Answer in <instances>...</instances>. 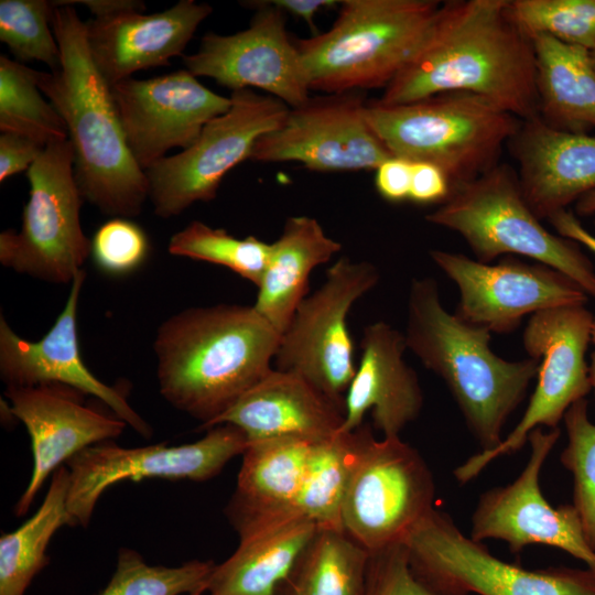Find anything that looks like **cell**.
Wrapping results in <instances>:
<instances>
[{
  "label": "cell",
  "mask_w": 595,
  "mask_h": 595,
  "mask_svg": "<svg viewBox=\"0 0 595 595\" xmlns=\"http://www.w3.org/2000/svg\"><path fill=\"white\" fill-rule=\"evenodd\" d=\"M508 4L509 0L441 3L426 39L378 100L402 105L469 93L520 120L538 117L533 44L511 19Z\"/></svg>",
  "instance_id": "obj_1"
},
{
  "label": "cell",
  "mask_w": 595,
  "mask_h": 595,
  "mask_svg": "<svg viewBox=\"0 0 595 595\" xmlns=\"http://www.w3.org/2000/svg\"><path fill=\"white\" fill-rule=\"evenodd\" d=\"M53 4L61 66L37 71L36 79L67 128L80 194L113 218L138 216L149 198L147 174L128 148L110 86L90 56L85 22L73 6Z\"/></svg>",
  "instance_id": "obj_2"
},
{
  "label": "cell",
  "mask_w": 595,
  "mask_h": 595,
  "mask_svg": "<svg viewBox=\"0 0 595 595\" xmlns=\"http://www.w3.org/2000/svg\"><path fill=\"white\" fill-rule=\"evenodd\" d=\"M280 337L253 305L174 314L154 338L160 393L207 429L272 369Z\"/></svg>",
  "instance_id": "obj_3"
},
{
  "label": "cell",
  "mask_w": 595,
  "mask_h": 595,
  "mask_svg": "<svg viewBox=\"0 0 595 595\" xmlns=\"http://www.w3.org/2000/svg\"><path fill=\"white\" fill-rule=\"evenodd\" d=\"M407 305L408 349L444 381L482 451L495 448L537 377L538 360L496 355L488 329L445 310L433 278L412 279Z\"/></svg>",
  "instance_id": "obj_4"
},
{
  "label": "cell",
  "mask_w": 595,
  "mask_h": 595,
  "mask_svg": "<svg viewBox=\"0 0 595 595\" xmlns=\"http://www.w3.org/2000/svg\"><path fill=\"white\" fill-rule=\"evenodd\" d=\"M435 0H345L332 28L294 40L310 90L386 88L426 39Z\"/></svg>",
  "instance_id": "obj_5"
},
{
  "label": "cell",
  "mask_w": 595,
  "mask_h": 595,
  "mask_svg": "<svg viewBox=\"0 0 595 595\" xmlns=\"http://www.w3.org/2000/svg\"><path fill=\"white\" fill-rule=\"evenodd\" d=\"M366 117L392 156L437 165L452 191L498 164L522 121L469 93L402 105L367 101Z\"/></svg>",
  "instance_id": "obj_6"
},
{
  "label": "cell",
  "mask_w": 595,
  "mask_h": 595,
  "mask_svg": "<svg viewBox=\"0 0 595 595\" xmlns=\"http://www.w3.org/2000/svg\"><path fill=\"white\" fill-rule=\"evenodd\" d=\"M425 219L457 232L480 262L522 256L564 273L595 299L593 263L576 242L541 224L522 194L517 172L508 164L498 163L458 185Z\"/></svg>",
  "instance_id": "obj_7"
},
{
  "label": "cell",
  "mask_w": 595,
  "mask_h": 595,
  "mask_svg": "<svg viewBox=\"0 0 595 595\" xmlns=\"http://www.w3.org/2000/svg\"><path fill=\"white\" fill-rule=\"evenodd\" d=\"M29 199L19 231L0 235V262L13 271L51 283L73 282L91 253L79 212L69 140L47 144L28 170Z\"/></svg>",
  "instance_id": "obj_8"
},
{
  "label": "cell",
  "mask_w": 595,
  "mask_h": 595,
  "mask_svg": "<svg viewBox=\"0 0 595 595\" xmlns=\"http://www.w3.org/2000/svg\"><path fill=\"white\" fill-rule=\"evenodd\" d=\"M412 570L446 595H595V571H530L493 555L434 508L407 533Z\"/></svg>",
  "instance_id": "obj_9"
},
{
  "label": "cell",
  "mask_w": 595,
  "mask_h": 595,
  "mask_svg": "<svg viewBox=\"0 0 595 595\" xmlns=\"http://www.w3.org/2000/svg\"><path fill=\"white\" fill-rule=\"evenodd\" d=\"M357 431L342 523L371 553L402 542L433 509L435 486L423 457L399 436L376 440L369 425Z\"/></svg>",
  "instance_id": "obj_10"
},
{
  "label": "cell",
  "mask_w": 595,
  "mask_h": 595,
  "mask_svg": "<svg viewBox=\"0 0 595 595\" xmlns=\"http://www.w3.org/2000/svg\"><path fill=\"white\" fill-rule=\"evenodd\" d=\"M593 315L586 305L575 304L529 317L522 343L529 358L539 363L538 381L529 404L498 446L476 453L455 468L458 483H468L496 458L521 450L532 430L558 428L567 409L592 391L586 351Z\"/></svg>",
  "instance_id": "obj_11"
},
{
  "label": "cell",
  "mask_w": 595,
  "mask_h": 595,
  "mask_svg": "<svg viewBox=\"0 0 595 595\" xmlns=\"http://www.w3.org/2000/svg\"><path fill=\"white\" fill-rule=\"evenodd\" d=\"M229 110L209 121L197 140L145 170L149 198L161 218L177 216L217 196L224 176L250 159L257 140L277 129L290 107L271 95L235 90Z\"/></svg>",
  "instance_id": "obj_12"
},
{
  "label": "cell",
  "mask_w": 595,
  "mask_h": 595,
  "mask_svg": "<svg viewBox=\"0 0 595 595\" xmlns=\"http://www.w3.org/2000/svg\"><path fill=\"white\" fill-rule=\"evenodd\" d=\"M378 281L379 272L372 263L338 259L281 334L273 359L275 369L302 377L345 407V394L356 372L347 315Z\"/></svg>",
  "instance_id": "obj_13"
},
{
  "label": "cell",
  "mask_w": 595,
  "mask_h": 595,
  "mask_svg": "<svg viewBox=\"0 0 595 595\" xmlns=\"http://www.w3.org/2000/svg\"><path fill=\"white\" fill-rule=\"evenodd\" d=\"M247 445L244 432L231 424L216 425L201 440L176 446L160 443L127 448L110 441L91 445L66 463L71 526L87 527L99 497L121 480H207L232 457L242 455Z\"/></svg>",
  "instance_id": "obj_14"
},
{
  "label": "cell",
  "mask_w": 595,
  "mask_h": 595,
  "mask_svg": "<svg viewBox=\"0 0 595 595\" xmlns=\"http://www.w3.org/2000/svg\"><path fill=\"white\" fill-rule=\"evenodd\" d=\"M432 261L459 292L455 315L490 333H512L527 315L584 304L588 295L564 273L540 262L505 256L496 263L433 249Z\"/></svg>",
  "instance_id": "obj_15"
},
{
  "label": "cell",
  "mask_w": 595,
  "mask_h": 595,
  "mask_svg": "<svg viewBox=\"0 0 595 595\" xmlns=\"http://www.w3.org/2000/svg\"><path fill=\"white\" fill-rule=\"evenodd\" d=\"M366 105L361 91L310 97L257 140L249 160L299 162L316 172L376 170L392 154L369 125Z\"/></svg>",
  "instance_id": "obj_16"
},
{
  "label": "cell",
  "mask_w": 595,
  "mask_h": 595,
  "mask_svg": "<svg viewBox=\"0 0 595 595\" xmlns=\"http://www.w3.org/2000/svg\"><path fill=\"white\" fill-rule=\"evenodd\" d=\"M559 428L532 430L528 435L530 457L521 474L509 485L482 494L472 517L470 538L483 542L498 539L512 553L531 544L559 548L595 571V552L589 547L573 505L552 507L540 489V473L558 442Z\"/></svg>",
  "instance_id": "obj_17"
},
{
  "label": "cell",
  "mask_w": 595,
  "mask_h": 595,
  "mask_svg": "<svg viewBox=\"0 0 595 595\" xmlns=\"http://www.w3.org/2000/svg\"><path fill=\"white\" fill-rule=\"evenodd\" d=\"M242 3L257 9L249 26L231 35L205 34L198 51L183 56L185 69L232 91L262 89L290 108L304 104L310 88L285 13L270 1Z\"/></svg>",
  "instance_id": "obj_18"
},
{
  "label": "cell",
  "mask_w": 595,
  "mask_h": 595,
  "mask_svg": "<svg viewBox=\"0 0 595 595\" xmlns=\"http://www.w3.org/2000/svg\"><path fill=\"white\" fill-rule=\"evenodd\" d=\"M130 152L145 171L171 149L190 148L204 127L227 112L230 97L203 86L187 69L110 87Z\"/></svg>",
  "instance_id": "obj_19"
},
{
  "label": "cell",
  "mask_w": 595,
  "mask_h": 595,
  "mask_svg": "<svg viewBox=\"0 0 595 595\" xmlns=\"http://www.w3.org/2000/svg\"><path fill=\"white\" fill-rule=\"evenodd\" d=\"M86 273L80 270L66 303L50 331L39 340L20 337L0 316V376L7 388L61 385L102 401L117 418L142 436L151 426L130 405L123 392L100 381L84 364L79 351L77 310Z\"/></svg>",
  "instance_id": "obj_20"
},
{
  "label": "cell",
  "mask_w": 595,
  "mask_h": 595,
  "mask_svg": "<svg viewBox=\"0 0 595 595\" xmlns=\"http://www.w3.org/2000/svg\"><path fill=\"white\" fill-rule=\"evenodd\" d=\"M80 392L61 385L7 388L10 413L19 419L31 439L33 469L14 512L29 511L50 475L83 450L122 433L126 423L80 402Z\"/></svg>",
  "instance_id": "obj_21"
},
{
  "label": "cell",
  "mask_w": 595,
  "mask_h": 595,
  "mask_svg": "<svg viewBox=\"0 0 595 595\" xmlns=\"http://www.w3.org/2000/svg\"><path fill=\"white\" fill-rule=\"evenodd\" d=\"M212 11L207 3L181 0L158 13L123 11L94 18L85 22L90 56L110 87L134 72L167 66Z\"/></svg>",
  "instance_id": "obj_22"
},
{
  "label": "cell",
  "mask_w": 595,
  "mask_h": 595,
  "mask_svg": "<svg viewBox=\"0 0 595 595\" xmlns=\"http://www.w3.org/2000/svg\"><path fill=\"white\" fill-rule=\"evenodd\" d=\"M361 356L345 394V418L340 432L363 425L371 411L374 425L383 437L399 436L423 407L416 372L405 363L404 334L385 322L365 327Z\"/></svg>",
  "instance_id": "obj_23"
},
{
  "label": "cell",
  "mask_w": 595,
  "mask_h": 595,
  "mask_svg": "<svg viewBox=\"0 0 595 595\" xmlns=\"http://www.w3.org/2000/svg\"><path fill=\"white\" fill-rule=\"evenodd\" d=\"M508 147L522 194L539 219L595 191V136L553 128L538 116L521 121Z\"/></svg>",
  "instance_id": "obj_24"
},
{
  "label": "cell",
  "mask_w": 595,
  "mask_h": 595,
  "mask_svg": "<svg viewBox=\"0 0 595 595\" xmlns=\"http://www.w3.org/2000/svg\"><path fill=\"white\" fill-rule=\"evenodd\" d=\"M345 407L302 377L272 368L208 428L231 424L248 442L294 436L320 441L338 433Z\"/></svg>",
  "instance_id": "obj_25"
},
{
  "label": "cell",
  "mask_w": 595,
  "mask_h": 595,
  "mask_svg": "<svg viewBox=\"0 0 595 595\" xmlns=\"http://www.w3.org/2000/svg\"><path fill=\"white\" fill-rule=\"evenodd\" d=\"M232 524L240 537L238 548L215 565L208 595H278L320 530L299 515Z\"/></svg>",
  "instance_id": "obj_26"
},
{
  "label": "cell",
  "mask_w": 595,
  "mask_h": 595,
  "mask_svg": "<svg viewBox=\"0 0 595 595\" xmlns=\"http://www.w3.org/2000/svg\"><path fill=\"white\" fill-rule=\"evenodd\" d=\"M315 442L294 436L248 442L227 508L230 521L296 515L295 501Z\"/></svg>",
  "instance_id": "obj_27"
},
{
  "label": "cell",
  "mask_w": 595,
  "mask_h": 595,
  "mask_svg": "<svg viewBox=\"0 0 595 595\" xmlns=\"http://www.w3.org/2000/svg\"><path fill=\"white\" fill-rule=\"evenodd\" d=\"M340 249L342 244L328 237L316 218H286L281 236L271 244L253 304L280 335L306 298L312 270Z\"/></svg>",
  "instance_id": "obj_28"
},
{
  "label": "cell",
  "mask_w": 595,
  "mask_h": 595,
  "mask_svg": "<svg viewBox=\"0 0 595 595\" xmlns=\"http://www.w3.org/2000/svg\"><path fill=\"white\" fill-rule=\"evenodd\" d=\"M539 117L549 126L586 133L595 128V67L591 52L545 34L531 37Z\"/></svg>",
  "instance_id": "obj_29"
},
{
  "label": "cell",
  "mask_w": 595,
  "mask_h": 595,
  "mask_svg": "<svg viewBox=\"0 0 595 595\" xmlns=\"http://www.w3.org/2000/svg\"><path fill=\"white\" fill-rule=\"evenodd\" d=\"M69 472L57 468L37 511L17 530L0 538V595H24L48 563L46 549L54 533L71 526L67 511Z\"/></svg>",
  "instance_id": "obj_30"
},
{
  "label": "cell",
  "mask_w": 595,
  "mask_h": 595,
  "mask_svg": "<svg viewBox=\"0 0 595 595\" xmlns=\"http://www.w3.org/2000/svg\"><path fill=\"white\" fill-rule=\"evenodd\" d=\"M369 558L344 531L320 529L278 595H364Z\"/></svg>",
  "instance_id": "obj_31"
},
{
  "label": "cell",
  "mask_w": 595,
  "mask_h": 595,
  "mask_svg": "<svg viewBox=\"0 0 595 595\" xmlns=\"http://www.w3.org/2000/svg\"><path fill=\"white\" fill-rule=\"evenodd\" d=\"M358 446V431L316 441L294 511L320 529L343 530L342 508ZM345 532V531H344Z\"/></svg>",
  "instance_id": "obj_32"
},
{
  "label": "cell",
  "mask_w": 595,
  "mask_h": 595,
  "mask_svg": "<svg viewBox=\"0 0 595 595\" xmlns=\"http://www.w3.org/2000/svg\"><path fill=\"white\" fill-rule=\"evenodd\" d=\"M37 71L0 56V130L46 147L68 140L64 120L37 86Z\"/></svg>",
  "instance_id": "obj_33"
},
{
  "label": "cell",
  "mask_w": 595,
  "mask_h": 595,
  "mask_svg": "<svg viewBox=\"0 0 595 595\" xmlns=\"http://www.w3.org/2000/svg\"><path fill=\"white\" fill-rule=\"evenodd\" d=\"M271 244L255 236L236 238L221 228L194 220L175 232L169 242L172 256L205 261L228 268L241 278L259 285Z\"/></svg>",
  "instance_id": "obj_34"
},
{
  "label": "cell",
  "mask_w": 595,
  "mask_h": 595,
  "mask_svg": "<svg viewBox=\"0 0 595 595\" xmlns=\"http://www.w3.org/2000/svg\"><path fill=\"white\" fill-rule=\"evenodd\" d=\"M216 564L190 561L178 566L150 565L130 549H121L116 571L96 595H192L206 592Z\"/></svg>",
  "instance_id": "obj_35"
},
{
  "label": "cell",
  "mask_w": 595,
  "mask_h": 595,
  "mask_svg": "<svg viewBox=\"0 0 595 595\" xmlns=\"http://www.w3.org/2000/svg\"><path fill=\"white\" fill-rule=\"evenodd\" d=\"M508 10L530 39L545 34L588 51L595 47V0H509Z\"/></svg>",
  "instance_id": "obj_36"
},
{
  "label": "cell",
  "mask_w": 595,
  "mask_h": 595,
  "mask_svg": "<svg viewBox=\"0 0 595 595\" xmlns=\"http://www.w3.org/2000/svg\"><path fill=\"white\" fill-rule=\"evenodd\" d=\"M53 1L1 0L0 41L19 63L39 61L56 71L61 51L52 28Z\"/></svg>",
  "instance_id": "obj_37"
},
{
  "label": "cell",
  "mask_w": 595,
  "mask_h": 595,
  "mask_svg": "<svg viewBox=\"0 0 595 595\" xmlns=\"http://www.w3.org/2000/svg\"><path fill=\"white\" fill-rule=\"evenodd\" d=\"M567 445L561 463L573 476V507L585 538L595 552V423L588 418L587 401L573 403L563 416Z\"/></svg>",
  "instance_id": "obj_38"
},
{
  "label": "cell",
  "mask_w": 595,
  "mask_h": 595,
  "mask_svg": "<svg viewBox=\"0 0 595 595\" xmlns=\"http://www.w3.org/2000/svg\"><path fill=\"white\" fill-rule=\"evenodd\" d=\"M149 252L145 232L128 218H111L102 224L91 240V257L98 269L112 275L137 270Z\"/></svg>",
  "instance_id": "obj_39"
},
{
  "label": "cell",
  "mask_w": 595,
  "mask_h": 595,
  "mask_svg": "<svg viewBox=\"0 0 595 595\" xmlns=\"http://www.w3.org/2000/svg\"><path fill=\"white\" fill-rule=\"evenodd\" d=\"M364 595H446L412 570L405 545L400 542L371 552Z\"/></svg>",
  "instance_id": "obj_40"
},
{
  "label": "cell",
  "mask_w": 595,
  "mask_h": 595,
  "mask_svg": "<svg viewBox=\"0 0 595 595\" xmlns=\"http://www.w3.org/2000/svg\"><path fill=\"white\" fill-rule=\"evenodd\" d=\"M451 193V183L437 165L429 162H412L409 201L416 204L441 205Z\"/></svg>",
  "instance_id": "obj_41"
},
{
  "label": "cell",
  "mask_w": 595,
  "mask_h": 595,
  "mask_svg": "<svg viewBox=\"0 0 595 595\" xmlns=\"http://www.w3.org/2000/svg\"><path fill=\"white\" fill-rule=\"evenodd\" d=\"M45 147L30 138L11 132L0 136V181L28 171Z\"/></svg>",
  "instance_id": "obj_42"
},
{
  "label": "cell",
  "mask_w": 595,
  "mask_h": 595,
  "mask_svg": "<svg viewBox=\"0 0 595 595\" xmlns=\"http://www.w3.org/2000/svg\"><path fill=\"white\" fill-rule=\"evenodd\" d=\"M412 162L391 156L376 169L375 185L382 198L392 203L409 201Z\"/></svg>",
  "instance_id": "obj_43"
},
{
  "label": "cell",
  "mask_w": 595,
  "mask_h": 595,
  "mask_svg": "<svg viewBox=\"0 0 595 595\" xmlns=\"http://www.w3.org/2000/svg\"><path fill=\"white\" fill-rule=\"evenodd\" d=\"M548 220L559 236L582 245L595 253V236L583 227L572 212L560 210L550 216Z\"/></svg>",
  "instance_id": "obj_44"
},
{
  "label": "cell",
  "mask_w": 595,
  "mask_h": 595,
  "mask_svg": "<svg viewBox=\"0 0 595 595\" xmlns=\"http://www.w3.org/2000/svg\"><path fill=\"white\" fill-rule=\"evenodd\" d=\"M273 6L284 13H291L304 20L313 32L317 35L320 32L315 25V15L323 8L335 7L339 1L333 0H271Z\"/></svg>",
  "instance_id": "obj_45"
},
{
  "label": "cell",
  "mask_w": 595,
  "mask_h": 595,
  "mask_svg": "<svg viewBox=\"0 0 595 595\" xmlns=\"http://www.w3.org/2000/svg\"><path fill=\"white\" fill-rule=\"evenodd\" d=\"M54 3L68 6L82 3L90 10L95 18L110 15L123 11L143 12L145 10L144 2L139 0H63L54 1Z\"/></svg>",
  "instance_id": "obj_46"
},
{
  "label": "cell",
  "mask_w": 595,
  "mask_h": 595,
  "mask_svg": "<svg viewBox=\"0 0 595 595\" xmlns=\"http://www.w3.org/2000/svg\"><path fill=\"white\" fill-rule=\"evenodd\" d=\"M576 213L580 216L595 215V191L580 197L575 203Z\"/></svg>",
  "instance_id": "obj_47"
},
{
  "label": "cell",
  "mask_w": 595,
  "mask_h": 595,
  "mask_svg": "<svg viewBox=\"0 0 595 595\" xmlns=\"http://www.w3.org/2000/svg\"><path fill=\"white\" fill-rule=\"evenodd\" d=\"M591 344L593 345V351L591 354V364L588 365V377L592 391L595 397V314L593 315L592 328H591Z\"/></svg>",
  "instance_id": "obj_48"
},
{
  "label": "cell",
  "mask_w": 595,
  "mask_h": 595,
  "mask_svg": "<svg viewBox=\"0 0 595 595\" xmlns=\"http://www.w3.org/2000/svg\"><path fill=\"white\" fill-rule=\"evenodd\" d=\"M589 52H591V58H592L593 65L595 67V47Z\"/></svg>",
  "instance_id": "obj_49"
},
{
  "label": "cell",
  "mask_w": 595,
  "mask_h": 595,
  "mask_svg": "<svg viewBox=\"0 0 595 595\" xmlns=\"http://www.w3.org/2000/svg\"><path fill=\"white\" fill-rule=\"evenodd\" d=\"M203 593H195V594H192V595H202Z\"/></svg>",
  "instance_id": "obj_50"
}]
</instances>
